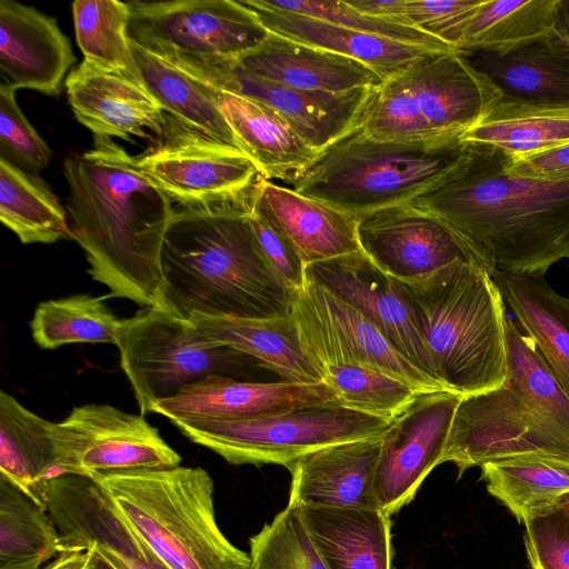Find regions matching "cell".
<instances>
[{"instance_id":"cell-1","label":"cell","mask_w":569,"mask_h":569,"mask_svg":"<svg viewBox=\"0 0 569 569\" xmlns=\"http://www.w3.org/2000/svg\"><path fill=\"white\" fill-rule=\"evenodd\" d=\"M63 173L71 238L86 254L89 274L110 297L161 308L172 202L112 138L93 137L90 150L64 160Z\"/></svg>"},{"instance_id":"cell-2","label":"cell","mask_w":569,"mask_h":569,"mask_svg":"<svg viewBox=\"0 0 569 569\" xmlns=\"http://www.w3.org/2000/svg\"><path fill=\"white\" fill-rule=\"evenodd\" d=\"M510 160L466 143L456 166L409 203L447 223L493 271L545 276L569 259V180L510 176Z\"/></svg>"},{"instance_id":"cell-3","label":"cell","mask_w":569,"mask_h":569,"mask_svg":"<svg viewBox=\"0 0 569 569\" xmlns=\"http://www.w3.org/2000/svg\"><path fill=\"white\" fill-rule=\"evenodd\" d=\"M250 197L174 209L161 254V309L188 321L291 315L298 291L266 258L250 221Z\"/></svg>"},{"instance_id":"cell-4","label":"cell","mask_w":569,"mask_h":569,"mask_svg":"<svg viewBox=\"0 0 569 569\" xmlns=\"http://www.w3.org/2000/svg\"><path fill=\"white\" fill-rule=\"evenodd\" d=\"M507 377L495 389L462 397L441 463L458 478L471 467L541 453L569 459V398L532 340L506 315Z\"/></svg>"},{"instance_id":"cell-5","label":"cell","mask_w":569,"mask_h":569,"mask_svg":"<svg viewBox=\"0 0 569 569\" xmlns=\"http://www.w3.org/2000/svg\"><path fill=\"white\" fill-rule=\"evenodd\" d=\"M397 282L446 390L466 397L503 383L507 312L487 270L456 260L419 279Z\"/></svg>"},{"instance_id":"cell-6","label":"cell","mask_w":569,"mask_h":569,"mask_svg":"<svg viewBox=\"0 0 569 569\" xmlns=\"http://www.w3.org/2000/svg\"><path fill=\"white\" fill-rule=\"evenodd\" d=\"M92 478L167 569H251L249 553L218 526L213 480L203 468L139 469Z\"/></svg>"},{"instance_id":"cell-7","label":"cell","mask_w":569,"mask_h":569,"mask_svg":"<svg viewBox=\"0 0 569 569\" xmlns=\"http://www.w3.org/2000/svg\"><path fill=\"white\" fill-rule=\"evenodd\" d=\"M460 137L391 141L356 127L321 150L291 189L358 219L408 203L441 180L463 153Z\"/></svg>"},{"instance_id":"cell-8","label":"cell","mask_w":569,"mask_h":569,"mask_svg":"<svg viewBox=\"0 0 569 569\" xmlns=\"http://www.w3.org/2000/svg\"><path fill=\"white\" fill-rule=\"evenodd\" d=\"M116 346L141 416L186 386L210 376L239 379L251 363L258 365L250 356L210 340L192 321L154 307L121 319Z\"/></svg>"},{"instance_id":"cell-9","label":"cell","mask_w":569,"mask_h":569,"mask_svg":"<svg viewBox=\"0 0 569 569\" xmlns=\"http://www.w3.org/2000/svg\"><path fill=\"white\" fill-rule=\"evenodd\" d=\"M392 422L328 402L248 419L172 423L231 465L287 467L325 447L382 437Z\"/></svg>"},{"instance_id":"cell-10","label":"cell","mask_w":569,"mask_h":569,"mask_svg":"<svg viewBox=\"0 0 569 569\" xmlns=\"http://www.w3.org/2000/svg\"><path fill=\"white\" fill-rule=\"evenodd\" d=\"M134 160L179 208L244 201L262 178L244 152L167 113L161 138Z\"/></svg>"},{"instance_id":"cell-11","label":"cell","mask_w":569,"mask_h":569,"mask_svg":"<svg viewBox=\"0 0 569 569\" xmlns=\"http://www.w3.org/2000/svg\"><path fill=\"white\" fill-rule=\"evenodd\" d=\"M129 39L161 58L238 59L269 31L233 0L128 1Z\"/></svg>"},{"instance_id":"cell-12","label":"cell","mask_w":569,"mask_h":569,"mask_svg":"<svg viewBox=\"0 0 569 569\" xmlns=\"http://www.w3.org/2000/svg\"><path fill=\"white\" fill-rule=\"evenodd\" d=\"M57 463L64 475L163 469L180 466L181 457L143 416L110 405L74 407L54 427Z\"/></svg>"},{"instance_id":"cell-13","label":"cell","mask_w":569,"mask_h":569,"mask_svg":"<svg viewBox=\"0 0 569 569\" xmlns=\"http://www.w3.org/2000/svg\"><path fill=\"white\" fill-rule=\"evenodd\" d=\"M291 316L300 342L318 366L353 365L389 373L420 392L445 390L409 362L359 310L307 281Z\"/></svg>"},{"instance_id":"cell-14","label":"cell","mask_w":569,"mask_h":569,"mask_svg":"<svg viewBox=\"0 0 569 569\" xmlns=\"http://www.w3.org/2000/svg\"><path fill=\"white\" fill-rule=\"evenodd\" d=\"M166 60L214 89L268 107L318 152L358 126L372 88L347 92L309 91L254 76L242 69L236 59L174 57Z\"/></svg>"},{"instance_id":"cell-15","label":"cell","mask_w":569,"mask_h":569,"mask_svg":"<svg viewBox=\"0 0 569 569\" xmlns=\"http://www.w3.org/2000/svg\"><path fill=\"white\" fill-rule=\"evenodd\" d=\"M357 238L360 251L399 281L419 279L456 260L478 264L491 276L493 272L447 223L409 202L358 217Z\"/></svg>"},{"instance_id":"cell-16","label":"cell","mask_w":569,"mask_h":569,"mask_svg":"<svg viewBox=\"0 0 569 569\" xmlns=\"http://www.w3.org/2000/svg\"><path fill=\"white\" fill-rule=\"evenodd\" d=\"M461 398L448 390L420 392L382 436L375 491L388 516L408 505L441 463Z\"/></svg>"},{"instance_id":"cell-17","label":"cell","mask_w":569,"mask_h":569,"mask_svg":"<svg viewBox=\"0 0 569 569\" xmlns=\"http://www.w3.org/2000/svg\"><path fill=\"white\" fill-rule=\"evenodd\" d=\"M306 277L359 310L409 362L442 387L397 280L362 251L310 263Z\"/></svg>"},{"instance_id":"cell-18","label":"cell","mask_w":569,"mask_h":569,"mask_svg":"<svg viewBox=\"0 0 569 569\" xmlns=\"http://www.w3.org/2000/svg\"><path fill=\"white\" fill-rule=\"evenodd\" d=\"M47 510L59 531L61 551L73 547L87 550L96 545L121 569H167L91 477L64 475L51 480Z\"/></svg>"},{"instance_id":"cell-19","label":"cell","mask_w":569,"mask_h":569,"mask_svg":"<svg viewBox=\"0 0 569 569\" xmlns=\"http://www.w3.org/2000/svg\"><path fill=\"white\" fill-rule=\"evenodd\" d=\"M395 77L442 136H461L477 126L503 96L457 50L428 52Z\"/></svg>"},{"instance_id":"cell-20","label":"cell","mask_w":569,"mask_h":569,"mask_svg":"<svg viewBox=\"0 0 569 569\" xmlns=\"http://www.w3.org/2000/svg\"><path fill=\"white\" fill-rule=\"evenodd\" d=\"M338 402L325 382H253L210 376L157 401L151 411L171 422L239 420L274 415L311 405Z\"/></svg>"},{"instance_id":"cell-21","label":"cell","mask_w":569,"mask_h":569,"mask_svg":"<svg viewBox=\"0 0 569 569\" xmlns=\"http://www.w3.org/2000/svg\"><path fill=\"white\" fill-rule=\"evenodd\" d=\"M68 101L77 120L93 137L140 138L156 143L166 113L141 82L82 62L66 78Z\"/></svg>"},{"instance_id":"cell-22","label":"cell","mask_w":569,"mask_h":569,"mask_svg":"<svg viewBox=\"0 0 569 569\" xmlns=\"http://www.w3.org/2000/svg\"><path fill=\"white\" fill-rule=\"evenodd\" d=\"M74 62L54 18L13 0L0 1V69L7 84L56 96Z\"/></svg>"},{"instance_id":"cell-23","label":"cell","mask_w":569,"mask_h":569,"mask_svg":"<svg viewBox=\"0 0 569 569\" xmlns=\"http://www.w3.org/2000/svg\"><path fill=\"white\" fill-rule=\"evenodd\" d=\"M382 437L349 441L306 453L291 472L289 505L380 509L375 477Z\"/></svg>"},{"instance_id":"cell-24","label":"cell","mask_w":569,"mask_h":569,"mask_svg":"<svg viewBox=\"0 0 569 569\" xmlns=\"http://www.w3.org/2000/svg\"><path fill=\"white\" fill-rule=\"evenodd\" d=\"M250 210L284 236L308 266L360 251L357 218L260 178Z\"/></svg>"},{"instance_id":"cell-25","label":"cell","mask_w":569,"mask_h":569,"mask_svg":"<svg viewBox=\"0 0 569 569\" xmlns=\"http://www.w3.org/2000/svg\"><path fill=\"white\" fill-rule=\"evenodd\" d=\"M236 61L254 76L309 91L347 92L385 81L373 69L358 60L272 32Z\"/></svg>"},{"instance_id":"cell-26","label":"cell","mask_w":569,"mask_h":569,"mask_svg":"<svg viewBox=\"0 0 569 569\" xmlns=\"http://www.w3.org/2000/svg\"><path fill=\"white\" fill-rule=\"evenodd\" d=\"M272 33L346 56L390 79L428 52L435 51L377 37L313 17L269 7L263 0H241Z\"/></svg>"},{"instance_id":"cell-27","label":"cell","mask_w":569,"mask_h":569,"mask_svg":"<svg viewBox=\"0 0 569 569\" xmlns=\"http://www.w3.org/2000/svg\"><path fill=\"white\" fill-rule=\"evenodd\" d=\"M328 569H392L390 516L380 509L299 506Z\"/></svg>"},{"instance_id":"cell-28","label":"cell","mask_w":569,"mask_h":569,"mask_svg":"<svg viewBox=\"0 0 569 569\" xmlns=\"http://www.w3.org/2000/svg\"><path fill=\"white\" fill-rule=\"evenodd\" d=\"M503 96L537 102L569 103V40L548 34L503 53H462Z\"/></svg>"},{"instance_id":"cell-29","label":"cell","mask_w":569,"mask_h":569,"mask_svg":"<svg viewBox=\"0 0 569 569\" xmlns=\"http://www.w3.org/2000/svg\"><path fill=\"white\" fill-rule=\"evenodd\" d=\"M214 98L241 150L262 178L292 184L318 156L268 107L218 89Z\"/></svg>"},{"instance_id":"cell-30","label":"cell","mask_w":569,"mask_h":569,"mask_svg":"<svg viewBox=\"0 0 569 569\" xmlns=\"http://www.w3.org/2000/svg\"><path fill=\"white\" fill-rule=\"evenodd\" d=\"M492 279L520 330L569 398V298L552 289L545 276L495 270Z\"/></svg>"},{"instance_id":"cell-31","label":"cell","mask_w":569,"mask_h":569,"mask_svg":"<svg viewBox=\"0 0 569 569\" xmlns=\"http://www.w3.org/2000/svg\"><path fill=\"white\" fill-rule=\"evenodd\" d=\"M56 422L0 392V476L47 509L48 485L62 473L57 463Z\"/></svg>"},{"instance_id":"cell-32","label":"cell","mask_w":569,"mask_h":569,"mask_svg":"<svg viewBox=\"0 0 569 569\" xmlns=\"http://www.w3.org/2000/svg\"><path fill=\"white\" fill-rule=\"evenodd\" d=\"M192 322L210 340L250 356L282 381L322 382V371L306 353L291 315L270 319L201 317Z\"/></svg>"},{"instance_id":"cell-33","label":"cell","mask_w":569,"mask_h":569,"mask_svg":"<svg viewBox=\"0 0 569 569\" xmlns=\"http://www.w3.org/2000/svg\"><path fill=\"white\" fill-rule=\"evenodd\" d=\"M463 143L491 146L512 158L569 143V103H549L508 96L485 119L461 134Z\"/></svg>"},{"instance_id":"cell-34","label":"cell","mask_w":569,"mask_h":569,"mask_svg":"<svg viewBox=\"0 0 569 569\" xmlns=\"http://www.w3.org/2000/svg\"><path fill=\"white\" fill-rule=\"evenodd\" d=\"M130 46L142 86L164 113L241 150L216 102L214 88L132 40Z\"/></svg>"},{"instance_id":"cell-35","label":"cell","mask_w":569,"mask_h":569,"mask_svg":"<svg viewBox=\"0 0 569 569\" xmlns=\"http://www.w3.org/2000/svg\"><path fill=\"white\" fill-rule=\"evenodd\" d=\"M488 492L520 521L569 491V459L528 453L480 466Z\"/></svg>"},{"instance_id":"cell-36","label":"cell","mask_w":569,"mask_h":569,"mask_svg":"<svg viewBox=\"0 0 569 569\" xmlns=\"http://www.w3.org/2000/svg\"><path fill=\"white\" fill-rule=\"evenodd\" d=\"M0 220L23 244L71 238L68 212L38 174L0 158Z\"/></svg>"},{"instance_id":"cell-37","label":"cell","mask_w":569,"mask_h":569,"mask_svg":"<svg viewBox=\"0 0 569 569\" xmlns=\"http://www.w3.org/2000/svg\"><path fill=\"white\" fill-rule=\"evenodd\" d=\"M557 0H482L462 31L460 53H503L548 34Z\"/></svg>"},{"instance_id":"cell-38","label":"cell","mask_w":569,"mask_h":569,"mask_svg":"<svg viewBox=\"0 0 569 569\" xmlns=\"http://www.w3.org/2000/svg\"><path fill=\"white\" fill-rule=\"evenodd\" d=\"M60 552L48 510L0 476V569H41Z\"/></svg>"},{"instance_id":"cell-39","label":"cell","mask_w":569,"mask_h":569,"mask_svg":"<svg viewBox=\"0 0 569 569\" xmlns=\"http://www.w3.org/2000/svg\"><path fill=\"white\" fill-rule=\"evenodd\" d=\"M109 295H74L40 302L30 322L34 342L42 349L70 343H112L118 340L120 320L104 303Z\"/></svg>"},{"instance_id":"cell-40","label":"cell","mask_w":569,"mask_h":569,"mask_svg":"<svg viewBox=\"0 0 569 569\" xmlns=\"http://www.w3.org/2000/svg\"><path fill=\"white\" fill-rule=\"evenodd\" d=\"M77 44L83 60L107 72L139 79L128 34L129 8L118 0L72 3Z\"/></svg>"},{"instance_id":"cell-41","label":"cell","mask_w":569,"mask_h":569,"mask_svg":"<svg viewBox=\"0 0 569 569\" xmlns=\"http://www.w3.org/2000/svg\"><path fill=\"white\" fill-rule=\"evenodd\" d=\"M322 382L337 395L338 403L387 420L400 416L420 393L383 371L353 365H325Z\"/></svg>"},{"instance_id":"cell-42","label":"cell","mask_w":569,"mask_h":569,"mask_svg":"<svg viewBox=\"0 0 569 569\" xmlns=\"http://www.w3.org/2000/svg\"><path fill=\"white\" fill-rule=\"evenodd\" d=\"M249 556L251 569H328L298 507L289 503L249 538Z\"/></svg>"},{"instance_id":"cell-43","label":"cell","mask_w":569,"mask_h":569,"mask_svg":"<svg viewBox=\"0 0 569 569\" xmlns=\"http://www.w3.org/2000/svg\"><path fill=\"white\" fill-rule=\"evenodd\" d=\"M380 140L415 141L439 137L396 77L370 89L358 126Z\"/></svg>"},{"instance_id":"cell-44","label":"cell","mask_w":569,"mask_h":569,"mask_svg":"<svg viewBox=\"0 0 569 569\" xmlns=\"http://www.w3.org/2000/svg\"><path fill=\"white\" fill-rule=\"evenodd\" d=\"M269 7L313 17L377 37L423 47L435 51L456 50L440 39L417 28L363 13L347 1L319 0H263Z\"/></svg>"},{"instance_id":"cell-45","label":"cell","mask_w":569,"mask_h":569,"mask_svg":"<svg viewBox=\"0 0 569 569\" xmlns=\"http://www.w3.org/2000/svg\"><path fill=\"white\" fill-rule=\"evenodd\" d=\"M16 90L6 82L0 87V158L38 174L48 166L52 151L22 113Z\"/></svg>"},{"instance_id":"cell-46","label":"cell","mask_w":569,"mask_h":569,"mask_svg":"<svg viewBox=\"0 0 569 569\" xmlns=\"http://www.w3.org/2000/svg\"><path fill=\"white\" fill-rule=\"evenodd\" d=\"M482 0H400L392 21L417 28L457 50L463 27Z\"/></svg>"},{"instance_id":"cell-47","label":"cell","mask_w":569,"mask_h":569,"mask_svg":"<svg viewBox=\"0 0 569 569\" xmlns=\"http://www.w3.org/2000/svg\"><path fill=\"white\" fill-rule=\"evenodd\" d=\"M522 523L531 569H569V517L557 505L532 512Z\"/></svg>"},{"instance_id":"cell-48","label":"cell","mask_w":569,"mask_h":569,"mask_svg":"<svg viewBox=\"0 0 569 569\" xmlns=\"http://www.w3.org/2000/svg\"><path fill=\"white\" fill-rule=\"evenodd\" d=\"M249 216L260 247L270 264L293 290H301L307 283V264L297 249L250 208Z\"/></svg>"},{"instance_id":"cell-49","label":"cell","mask_w":569,"mask_h":569,"mask_svg":"<svg viewBox=\"0 0 569 569\" xmlns=\"http://www.w3.org/2000/svg\"><path fill=\"white\" fill-rule=\"evenodd\" d=\"M507 172L520 178L567 181L569 180V143L533 154L511 157Z\"/></svg>"},{"instance_id":"cell-50","label":"cell","mask_w":569,"mask_h":569,"mask_svg":"<svg viewBox=\"0 0 569 569\" xmlns=\"http://www.w3.org/2000/svg\"><path fill=\"white\" fill-rule=\"evenodd\" d=\"M88 549H63L60 555L42 569H81L87 560Z\"/></svg>"},{"instance_id":"cell-51","label":"cell","mask_w":569,"mask_h":569,"mask_svg":"<svg viewBox=\"0 0 569 569\" xmlns=\"http://www.w3.org/2000/svg\"><path fill=\"white\" fill-rule=\"evenodd\" d=\"M87 549V560L81 569H121L117 563L103 555L96 545H90Z\"/></svg>"},{"instance_id":"cell-52","label":"cell","mask_w":569,"mask_h":569,"mask_svg":"<svg viewBox=\"0 0 569 569\" xmlns=\"http://www.w3.org/2000/svg\"><path fill=\"white\" fill-rule=\"evenodd\" d=\"M553 29L569 40V0H557Z\"/></svg>"},{"instance_id":"cell-53","label":"cell","mask_w":569,"mask_h":569,"mask_svg":"<svg viewBox=\"0 0 569 569\" xmlns=\"http://www.w3.org/2000/svg\"><path fill=\"white\" fill-rule=\"evenodd\" d=\"M569 517V491L561 495L555 502Z\"/></svg>"}]
</instances>
